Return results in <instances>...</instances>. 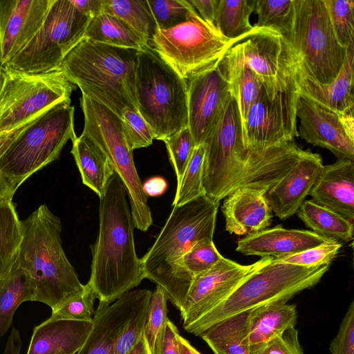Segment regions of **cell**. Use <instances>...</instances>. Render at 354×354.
Here are the masks:
<instances>
[{
	"label": "cell",
	"instance_id": "2e32d148",
	"mask_svg": "<svg viewBox=\"0 0 354 354\" xmlns=\"http://www.w3.org/2000/svg\"><path fill=\"white\" fill-rule=\"evenodd\" d=\"M188 124L195 145L203 143L233 97L220 59L187 82Z\"/></svg>",
	"mask_w": 354,
	"mask_h": 354
},
{
	"label": "cell",
	"instance_id": "91938a15",
	"mask_svg": "<svg viewBox=\"0 0 354 354\" xmlns=\"http://www.w3.org/2000/svg\"><path fill=\"white\" fill-rule=\"evenodd\" d=\"M1 63H0V69H1Z\"/></svg>",
	"mask_w": 354,
	"mask_h": 354
},
{
	"label": "cell",
	"instance_id": "3957f363",
	"mask_svg": "<svg viewBox=\"0 0 354 354\" xmlns=\"http://www.w3.org/2000/svg\"><path fill=\"white\" fill-rule=\"evenodd\" d=\"M219 204L203 194L174 206L155 242L141 258L145 278L162 288L179 310L191 285L182 273V258L196 243L213 240Z\"/></svg>",
	"mask_w": 354,
	"mask_h": 354
},
{
	"label": "cell",
	"instance_id": "484cf974",
	"mask_svg": "<svg viewBox=\"0 0 354 354\" xmlns=\"http://www.w3.org/2000/svg\"><path fill=\"white\" fill-rule=\"evenodd\" d=\"M92 322L51 319L37 326L26 354H76L86 341Z\"/></svg>",
	"mask_w": 354,
	"mask_h": 354
},
{
	"label": "cell",
	"instance_id": "7a4b0ae2",
	"mask_svg": "<svg viewBox=\"0 0 354 354\" xmlns=\"http://www.w3.org/2000/svg\"><path fill=\"white\" fill-rule=\"evenodd\" d=\"M126 188L114 172L99 203V228L91 246V274L86 284L100 302L111 304L145 279L136 252L134 224Z\"/></svg>",
	"mask_w": 354,
	"mask_h": 354
},
{
	"label": "cell",
	"instance_id": "836d02e7",
	"mask_svg": "<svg viewBox=\"0 0 354 354\" xmlns=\"http://www.w3.org/2000/svg\"><path fill=\"white\" fill-rule=\"evenodd\" d=\"M102 11L119 18L149 41L158 30L147 0H102Z\"/></svg>",
	"mask_w": 354,
	"mask_h": 354
},
{
	"label": "cell",
	"instance_id": "ba28073f",
	"mask_svg": "<svg viewBox=\"0 0 354 354\" xmlns=\"http://www.w3.org/2000/svg\"><path fill=\"white\" fill-rule=\"evenodd\" d=\"M137 109L163 142L188 124L187 86L149 45L138 54L135 82Z\"/></svg>",
	"mask_w": 354,
	"mask_h": 354
},
{
	"label": "cell",
	"instance_id": "44dd1931",
	"mask_svg": "<svg viewBox=\"0 0 354 354\" xmlns=\"http://www.w3.org/2000/svg\"><path fill=\"white\" fill-rule=\"evenodd\" d=\"M323 168L318 153L304 151L297 163L266 193L272 212L281 220L297 213Z\"/></svg>",
	"mask_w": 354,
	"mask_h": 354
},
{
	"label": "cell",
	"instance_id": "6da1fadb",
	"mask_svg": "<svg viewBox=\"0 0 354 354\" xmlns=\"http://www.w3.org/2000/svg\"><path fill=\"white\" fill-rule=\"evenodd\" d=\"M203 144V193L216 203L241 187L267 192L304 151L295 140L266 148L247 149L239 107L234 98Z\"/></svg>",
	"mask_w": 354,
	"mask_h": 354
},
{
	"label": "cell",
	"instance_id": "d6986e66",
	"mask_svg": "<svg viewBox=\"0 0 354 354\" xmlns=\"http://www.w3.org/2000/svg\"><path fill=\"white\" fill-rule=\"evenodd\" d=\"M147 289L129 291L111 304L100 302L91 331L76 354H115L117 339L136 310L150 298Z\"/></svg>",
	"mask_w": 354,
	"mask_h": 354
},
{
	"label": "cell",
	"instance_id": "bcb514c9",
	"mask_svg": "<svg viewBox=\"0 0 354 354\" xmlns=\"http://www.w3.org/2000/svg\"><path fill=\"white\" fill-rule=\"evenodd\" d=\"M149 299L144 301L138 307L119 335L115 354H127L144 335Z\"/></svg>",
	"mask_w": 354,
	"mask_h": 354
},
{
	"label": "cell",
	"instance_id": "7c38bea8",
	"mask_svg": "<svg viewBox=\"0 0 354 354\" xmlns=\"http://www.w3.org/2000/svg\"><path fill=\"white\" fill-rule=\"evenodd\" d=\"M89 20L71 0H53L35 36L2 66L26 73L59 68L66 54L84 39Z\"/></svg>",
	"mask_w": 354,
	"mask_h": 354
},
{
	"label": "cell",
	"instance_id": "b9f144b4",
	"mask_svg": "<svg viewBox=\"0 0 354 354\" xmlns=\"http://www.w3.org/2000/svg\"><path fill=\"white\" fill-rule=\"evenodd\" d=\"M120 118L126 140L132 151L147 147L153 143V133L136 108H124Z\"/></svg>",
	"mask_w": 354,
	"mask_h": 354
},
{
	"label": "cell",
	"instance_id": "7dc6e473",
	"mask_svg": "<svg viewBox=\"0 0 354 354\" xmlns=\"http://www.w3.org/2000/svg\"><path fill=\"white\" fill-rule=\"evenodd\" d=\"M250 354H304L295 326L287 328L270 340L250 346Z\"/></svg>",
	"mask_w": 354,
	"mask_h": 354
},
{
	"label": "cell",
	"instance_id": "4dcf8cb0",
	"mask_svg": "<svg viewBox=\"0 0 354 354\" xmlns=\"http://www.w3.org/2000/svg\"><path fill=\"white\" fill-rule=\"evenodd\" d=\"M84 39L121 48L141 50L149 41L119 18L101 12L88 21Z\"/></svg>",
	"mask_w": 354,
	"mask_h": 354
},
{
	"label": "cell",
	"instance_id": "277c9868",
	"mask_svg": "<svg viewBox=\"0 0 354 354\" xmlns=\"http://www.w3.org/2000/svg\"><path fill=\"white\" fill-rule=\"evenodd\" d=\"M21 222L23 238L17 258L33 280V301L55 310L85 290L63 250L61 221L41 205Z\"/></svg>",
	"mask_w": 354,
	"mask_h": 354
},
{
	"label": "cell",
	"instance_id": "f907efd6",
	"mask_svg": "<svg viewBox=\"0 0 354 354\" xmlns=\"http://www.w3.org/2000/svg\"><path fill=\"white\" fill-rule=\"evenodd\" d=\"M176 326L169 319L166 322L163 340L160 354H180L178 335Z\"/></svg>",
	"mask_w": 354,
	"mask_h": 354
},
{
	"label": "cell",
	"instance_id": "d4e9b609",
	"mask_svg": "<svg viewBox=\"0 0 354 354\" xmlns=\"http://www.w3.org/2000/svg\"><path fill=\"white\" fill-rule=\"evenodd\" d=\"M326 241L312 231L279 225L248 234L239 241L236 250L244 255L278 257L297 253Z\"/></svg>",
	"mask_w": 354,
	"mask_h": 354
},
{
	"label": "cell",
	"instance_id": "e575fe53",
	"mask_svg": "<svg viewBox=\"0 0 354 354\" xmlns=\"http://www.w3.org/2000/svg\"><path fill=\"white\" fill-rule=\"evenodd\" d=\"M22 238L21 222L12 201L0 203V277L15 260Z\"/></svg>",
	"mask_w": 354,
	"mask_h": 354
},
{
	"label": "cell",
	"instance_id": "8992f818",
	"mask_svg": "<svg viewBox=\"0 0 354 354\" xmlns=\"http://www.w3.org/2000/svg\"><path fill=\"white\" fill-rule=\"evenodd\" d=\"M74 112L71 101L63 102L0 134V173L17 189L76 136Z\"/></svg>",
	"mask_w": 354,
	"mask_h": 354
},
{
	"label": "cell",
	"instance_id": "9c48e42d",
	"mask_svg": "<svg viewBox=\"0 0 354 354\" xmlns=\"http://www.w3.org/2000/svg\"><path fill=\"white\" fill-rule=\"evenodd\" d=\"M295 17L288 41L297 66L315 82L328 84L338 75L347 48L339 43L324 0H295Z\"/></svg>",
	"mask_w": 354,
	"mask_h": 354
},
{
	"label": "cell",
	"instance_id": "e0dca14e",
	"mask_svg": "<svg viewBox=\"0 0 354 354\" xmlns=\"http://www.w3.org/2000/svg\"><path fill=\"white\" fill-rule=\"evenodd\" d=\"M297 118L298 136L328 149L337 160H354L353 114L339 115L299 95Z\"/></svg>",
	"mask_w": 354,
	"mask_h": 354
},
{
	"label": "cell",
	"instance_id": "9f6ffc18",
	"mask_svg": "<svg viewBox=\"0 0 354 354\" xmlns=\"http://www.w3.org/2000/svg\"><path fill=\"white\" fill-rule=\"evenodd\" d=\"M180 354H201L185 338L178 335Z\"/></svg>",
	"mask_w": 354,
	"mask_h": 354
},
{
	"label": "cell",
	"instance_id": "f35d334b",
	"mask_svg": "<svg viewBox=\"0 0 354 354\" xmlns=\"http://www.w3.org/2000/svg\"><path fill=\"white\" fill-rule=\"evenodd\" d=\"M223 257L213 240L201 241L194 244L183 257L180 269L192 283L194 277L212 268Z\"/></svg>",
	"mask_w": 354,
	"mask_h": 354
},
{
	"label": "cell",
	"instance_id": "c3c4849f",
	"mask_svg": "<svg viewBox=\"0 0 354 354\" xmlns=\"http://www.w3.org/2000/svg\"><path fill=\"white\" fill-rule=\"evenodd\" d=\"M331 354H354V302L349 305L336 336L331 341Z\"/></svg>",
	"mask_w": 354,
	"mask_h": 354
},
{
	"label": "cell",
	"instance_id": "816d5d0a",
	"mask_svg": "<svg viewBox=\"0 0 354 354\" xmlns=\"http://www.w3.org/2000/svg\"><path fill=\"white\" fill-rule=\"evenodd\" d=\"M73 6L88 19L97 15L102 10V0H71Z\"/></svg>",
	"mask_w": 354,
	"mask_h": 354
},
{
	"label": "cell",
	"instance_id": "f5cc1de1",
	"mask_svg": "<svg viewBox=\"0 0 354 354\" xmlns=\"http://www.w3.org/2000/svg\"><path fill=\"white\" fill-rule=\"evenodd\" d=\"M168 187L166 180L160 176H154L147 179L142 184L145 194L148 196H159L163 194Z\"/></svg>",
	"mask_w": 354,
	"mask_h": 354
},
{
	"label": "cell",
	"instance_id": "8d00e7d4",
	"mask_svg": "<svg viewBox=\"0 0 354 354\" xmlns=\"http://www.w3.org/2000/svg\"><path fill=\"white\" fill-rule=\"evenodd\" d=\"M168 297L162 288L157 286L151 292L149 301L145 337L151 354H160L163 340L167 316Z\"/></svg>",
	"mask_w": 354,
	"mask_h": 354
},
{
	"label": "cell",
	"instance_id": "681fc988",
	"mask_svg": "<svg viewBox=\"0 0 354 354\" xmlns=\"http://www.w3.org/2000/svg\"><path fill=\"white\" fill-rule=\"evenodd\" d=\"M187 1L205 22L209 25L215 27L214 24L218 0Z\"/></svg>",
	"mask_w": 354,
	"mask_h": 354
},
{
	"label": "cell",
	"instance_id": "4fadbf2b",
	"mask_svg": "<svg viewBox=\"0 0 354 354\" xmlns=\"http://www.w3.org/2000/svg\"><path fill=\"white\" fill-rule=\"evenodd\" d=\"M149 44L186 82L213 66L234 45L194 9L185 23L157 30Z\"/></svg>",
	"mask_w": 354,
	"mask_h": 354
},
{
	"label": "cell",
	"instance_id": "d590c367",
	"mask_svg": "<svg viewBox=\"0 0 354 354\" xmlns=\"http://www.w3.org/2000/svg\"><path fill=\"white\" fill-rule=\"evenodd\" d=\"M257 27L272 30L288 42L293 30L295 17V0H255Z\"/></svg>",
	"mask_w": 354,
	"mask_h": 354
},
{
	"label": "cell",
	"instance_id": "4316f807",
	"mask_svg": "<svg viewBox=\"0 0 354 354\" xmlns=\"http://www.w3.org/2000/svg\"><path fill=\"white\" fill-rule=\"evenodd\" d=\"M71 153L75 160L84 185L98 197L104 193L105 186L115 172L104 153L86 133L72 139Z\"/></svg>",
	"mask_w": 354,
	"mask_h": 354
},
{
	"label": "cell",
	"instance_id": "74e56055",
	"mask_svg": "<svg viewBox=\"0 0 354 354\" xmlns=\"http://www.w3.org/2000/svg\"><path fill=\"white\" fill-rule=\"evenodd\" d=\"M204 144L196 145L177 189L172 206H180L203 194Z\"/></svg>",
	"mask_w": 354,
	"mask_h": 354
},
{
	"label": "cell",
	"instance_id": "f6af8a7d",
	"mask_svg": "<svg viewBox=\"0 0 354 354\" xmlns=\"http://www.w3.org/2000/svg\"><path fill=\"white\" fill-rule=\"evenodd\" d=\"M170 162L175 171L177 183L181 180L189 161L195 143L188 127L165 140Z\"/></svg>",
	"mask_w": 354,
	"mask_h": 354
},
{
	"label": "cell",
	"instance_id": "cb8c5ba5",
	"mask_svg": "<svg viewBox=\"0 0 354 354\" xmlns=\"http://www.w3.org/2000/svg\"><path fill=\"white\" fill-rule=\"evenodd\" d=\"M266 192L241 187L229 194L221 207L225 230L243 235L266 229L272 222V212L266 198Z\"/></svg>",
	"mask_w": 354,
	"mask_h": 354
},
{
	"label": "cell",
	"instance_id": "6f0895ef",
	"mask_svg": "<svg viewBox=\"0 0 354 354\" xmlns=\"http://www.w3.org/2000/svg\"><path fill=\"white\" fill-rule=\"evenodd\" d=\"M127 354H151L144 335Z\"/></svg>",
	"mask_w": 354,
	"mask_h": 354
},
{
	"label": "cell",
	"instance_id": "5b68a950",
	"mask_svg": "<svg viewBox=\"0 0 354 354\" xmlns=\"http://www.w3.org/2000/svg\"><path fill=\"white\" fill-rule=\"evenodd\" d=\"M138 51L83 39L66 54L59 68L82 95L120 117L124 108L137 109L135 82Z\"/></svg>",
	"mask_w": 354,
	"mask_h": 354
},
{
	"label": "cell",
	"instance_id": "11a10c76",
	"mask_svg": "<svg viewBox=\"0 0 354 354\" xmlns=\"http://www.w3.org/2000/svg\"><path fill=\"white\" fill-rule=\"evenodd\" d=\"M17 189L0 173V203L12 201Z\"/></svg>",
	"mask_w": 354,
	"mask_h": 354
},
{
	"label": "cell",
	"instance_id": "9a60e30c",
	"mask_svg": "<svg viewBox=\"0 0 354 354\" xmlns=\"http://www.w3.org/2000/svg\"><path fill=\"white\" fill-rule=\"evenodd\" d=\"M299 97L295 82L273 98L268 96L263 87L242 122L245 147L250 149L266 148L298 137Z\"/></svg>",
	"mask_w": 354,
	"mask_h": 354
},
{
	"label": "cell",
	"instance_id": "ac0fdd59",
	"mask_svg": "<svg viewBox=\"0 0 354 354\" xmlns=\"http://www.w3.org/2000/svg\"><path fill=\"white\" fill-rule=\"evenodd\" d=\"M223 257L208 270L194 277L180 310L184 328L224 300L254 268Z\"/></svg>",
	"mask_w": 354,
	"mask_h": 354
},
{
	"label": "cell",
	"instance_id": "ee69618b",
	"mask_svg": "<svg viewBox=\"0 0 354 354\" xmlns=\"http://www.w3.org/2000/svg\"><path fill=\"white\" fill-rule=\"evenodd\" d=\"M342 244L339 242L326 241L324 243L301 252L278 257L275 259L291 264L311 267L330 264L338 254Z\"/></svg>",
	"mask_w": 354,
	"mask_h": 354
},
{
	"label": "cell",
	"instance_id": "94428289",
	"mask_svg": "<svg viewBox=\"0 0 354 354\" xmlns=\"http://www.w3.org/2000/svg\"><path fill=\"white\" fill-rule=\"evenodd\" d=\"M58 354H64V353H58Z\"/></svg>",
	"mask_w": 354,
	"mask_h": 354
},
{
	"label": "cell",
	"instance_id": "db71d44e",
	"mask_svg": "<svg viewBox=\"0 0 354 354\" xmlns=\"http://www.w3.org/2000/svg\"><path fill=\"white\" fill-rule=\"evenodd\" d=\"M22 341L19 331L12 328L2 354H20Z\"/></svg>",
	"mask_w": 354,
	"mask_h": 354
},
{
	"label": "cell",
	"instance_id": "f546056e",
	"mask_svg": "<svg viewBox=\"0 0 354 354\" xmlns=\"http://www.w3.org/2000/svg\"><path fill=\"white\" fill-rule=\"evenodd\" d=\"M250 310L234 314L215 323L198 336L214 354H250Z\"/></svg>",
	"mask_w": 354,
	"mask_h": 354
},
{
	"label": "cell",
	"instance_id": "d6a6232c",
	"mask_svg": "<svg viewBox=\"0 0 354 354\" xmlns=\"http://www.w3.org/2000/svg\"><path fill=\"white\" fill-rule=\"evenodd\" d=\"M255 0H218L215 27L227 41L236 44L257 28L250 23Z\"/></svg>",
	"mask_w": 354,
	"mask_h": 354
},
{
	"label": "cell",
	"instance_id": "680465c9",
	"mask_svg": "<svg viewBox=\"0 0 354 354\" xmlns=\"http://www.w3.org/2000/svg\"><path fill=\"white\" fill-rule=\"evenodd\" d=\"M0 58H1V48H0ZM1 63V62H0Z\"/></svg>",
	"mask_w": 354,
	"mask_h": 354
},
{
	"label": "cell",
	"instance_id": "1f68e13d",
	"mask_svg": "<svg viewBox=\"0 0 354 354\" xmlns=\"http://www.w3.org/2000/svg\"><path fill=\"white\" fill-rule=\"evenodd\" d=\"M297 213L306 227L326 240L347 242L353 238V222L312 200L305 201Z\"/></svg>",
	"mask_w": 354,
	"mask_h": 354
},
{
	"label": "cell",
	"instance_id": "83f0119b",
	"mask_svg": "<svg viewBox=\"0 0 354 354\" xmlns=\"http://www.w3.org/2000/svg\"><path fill=\"white\" fill-rule=\"evenodd\" d=\"M248 337L250 346L266 342L291 326H295L297 312L295 304L274 302L250 310Z\"/></svg>",
	"mask_w": 354,
	"mask_h": 354
},
{
	"label": "cell",
	"instance_id": "f1b7e54d",
	"mask_svg": "<svg viewBox=\"0 0 354 354\" xmlns=\"http://www.w3.org/2000/svg\"><path fill=\"white\" fill-rule=\"evenodd\" d=\"M35 285L29 273L17 257L10 268L0 277V337L9 330L19 306L33 301Z\"/></svg>",
	"mask_w": 354,
	"mask_h": 354
},
{
	"label": "cell",
	"instance_id": "ab89813d",
	"mask_svg": "<svg viewBox=\"0 0 354 354\" xmlns=\"http://www.w3.org/2000/svg\"><path fill=\"white\" fill-rule=\"evenodd\" d=\"M335 36L347 48L354 43V1L324 0Z\"/></svg>",
	"mask_w": 354,
	"mask_h": 354
},
{
	"label": "cell",
	"instance_id": "ffe728a7",
	"mask_svg": "<svg viewBox=\"0 0 354 354\" xmlns=\"http://www.w3.org/2000/svg\"><path fill=\"white\" fill-rule=\"evenodd\" d=\"M53 0H0V62L20 51L42 25Z\"/></svg>",
	"mask_w": 354,
	"mask_h": 354
},
{
	"label": "cell",
	"instance_id": "5bb4252c",
	"mask_svg": "<svg viewBox=\"0 0 354 354\" xmlns=\"http://www.w3.org/2000/svg\"><path fill=\"white\" fill-rule=\"evenodd\" d=\"M227 52L259 77L270 98L295 82L296 60L286 40L265 28L257 30Z\"/></svg>",
	"mask_w": 354,
	"mask_h": 354
},
{
	"label": "cell",
	"instance_id": "60d3db41",
	"mask_svg": "<svg viewBox=\"0 0 354 354\" xmlns=\"http://www.w3.org/2000/svg\"><path fill=\"white\" fill-rule=\"evenodd\" d=\"M158 30L180 25L189 19L194 8L187 0H147Z\"/></svg>",
	"mask_w": 354,
	"mask_h": 354
},
{
	"label": "cell",
	"instance_id": "8fae6325",
	"mask_svg": "<svg viewBox=\"0 0 354 354\" xmlns=\"http://www.w3.org/2000/svg\"><path fill=\"white\" fill-rule=\"evenodd\" d=\"M75 88L60 68L26 73L0 69V134L28 121L49 108L71 101Z\"/></svg>",
	"mask_w": 354,
	"mask_h": 354
},
{
	"label": "cell",
	"instance_id": "7bdbcfd3",
	"mask_svg": "<svg viewBox=\"0 0 354 354\" xmlns=\"http://www.w3.org/2000/svg\"><path fill=\"white\" fill-rule=\"evenodd\" d=\"M95 295L85 285L83 292L66 301L56 309L52 310L51 319L92 322L94 315L93 304Z\"/></svg>",
	"mask_w": 354,
	"mask_h": 354
},
{
	"label": "cell",
	"instance_id": "7402d4cb",
	"mask_svg": "<svg viewBox=\"0 0 354 354\" xmlns=\"http://www.w3.org/2000/svg\"><path fill=\"white\" fill-rule=\"evenodd\" d=\"M353 57L354 43L347 48L338 75L328 84L315 82L296 64L295 82L299 95L339 115L353 114Z\"/></svg>",
	"mask_w": 354,
	"mask_h": 354
},
{
	"label": "cell",
	"instance_id": "52a82bcc",
	"mask_svg": "<svg viewBox=\"0 0 354 354\" xmlns=\"http://www.w3.org/2000/svg\"><path fill=\"white\" fill-rule=\"evenodd\" d=\"M330 264L301 266L265 257L217 306L185 329L199 335L205 329L234 314L274 302H288L319 282Z\"/></svg>",
	"mask_w": 354,
	"mask_h": 354
},
{
	"label": "cell",
	"instance_id": "603a6c76",
	"mask_svg": "<svg viewBox=\"0 0 354 354\" xmlns=\"http://www.w3.org/2000/svg\"><path fill=\"white\" fill-rule=\"evenodd\" d=\"M309 195L316 204L353 222L354 160H337L324 165Z\"/></svg>",
	"mask_w": 354,
	"mask_h": 354
},
{
	"label": "cell",
	"instance_id": "30bf717a",
	"mask_svg": "<svg viewBox=\"0 0 354 354\" xmlns=\"http://www.w3.org/2000/svg\"><path fill=\"white\" fill-rule=\"evenodd\" d=\"M80 105L84 118L82 132L100 147L122 181L130 202L134 226L147 232L153 223L151 212L134 164L133 151L124 134L120 117L105 105L84 95Z\"/></svg>",
	"mask_w": 354,
	"mask_h": 354
}]
</instances>
